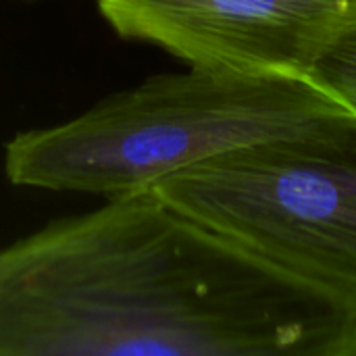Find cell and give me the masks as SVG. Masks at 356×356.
Instances as JSON below:
<instances>
[{
  "label": "cell",
  "mask_w": 356,
  "mask_h": 356,
  "mask_svg": "<svg viewBox=\"0 0 356 356\" xmlns=\"http://www.w3.org/2000/svg\"><path fill=\"white\" fill-rule=\"evenodd\" d=\"M353 117L311 75L190 67L148 77L65 123L15 136L4 171L15 186L108 200L148 192L204 161Z\"/></svg>",
  "instance_id": "2"
},
{
  "label": "cell",
  "mask_w": 356,
  "mask_h": 356,
  "mask_svg": "<svg viewBox=\"0 0 356 356\" xmlns=\"http://www.w3.org/2000/svg\"><path fill=\"white\" fill-rule=\"evenodd\" d=\"M311 77L356 115V27L321 56Z\"/></svg>",
  "instance_id": "5"
},
{
  "label": "cell",
  "mask_w": 356,
  "mask_h": 356,
  "mask_svg": "<svg viewBox=\"0 0 356 356\" xmlns=\"http://www.w3.org/2000/svg\"><path fill=\"white\" fill-rule=\"evenodd\" d=\"M152 192L282 269L356 300V117L204 161Z\"/></svg>",
  "instance_id": "3"
},
{
  "label": "cell",
  "mask_w": 356,
  "mask_h": 356,
  "mask_svg": "<svg viewBox=\"0 0 356 356\" xmlns=\"http://www.w3.org/2000/svg\"><path fill=\"white\" fill-rule=\"evenodd\" d=\"M0 356H356V300L148 190L0 248Z\"/></svg>",
  "instance_id": "1"
},
{
  "label": "cell",
  "mask_w": 356,
  "mask_h": 356,
  "mask_svg": "<svg viewBox=\"0 0 356 356\" xmlns=\"http://www.w3.org/2000/svg\"><path fill=\"white\" fill-rule=\"evenodd\" d=\"M125 38L190 67L244 75H311L356 27V0H96Z\"/></svg>",
  "instance_id": "4"
}]
</instances>
